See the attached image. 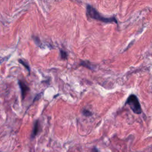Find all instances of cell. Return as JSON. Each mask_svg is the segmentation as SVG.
<instances>
[{
  "instance_id": "6da1fadb",
  "label": "cell",
  "mask_w": 152,
  "mask_h": 152,
  "mask_svg": "<svg viewBox=\"0 0 152 152\" xmlns=\"http://www.w3.org/2000/svg\"><path fill=\"white\" fill-rule=\"evenodd\" d=\"M87 14L91 19L99 20L104 23L115 22L116 23H117V21H116V19L114 17L111 18L105 17L102 16L95 8H93L92 6L90 5L87 6Z\"/></svg>"
},
{
  "instance_id": "7a4b0ae2",
  "label": "cell",
  "mask_w": 152,
  "mask_h": 152,
  "mask_svg": "<svg viewBox=\"0 0 152 152\" xmlns=\"http://www.w3.org/2000/svg\"><path fill=\"white\" fill-rule=\"evenodd\" d=\"M125 104L129 105L131 110L135 113L140 114L142 112L141 105H140L139 100L135 95H131L128 98Z\"/></svg>"
},
{
  "instance_id": "3957f363",
  "label": "cell",
  "mask_w": 152,
  "mask_h": 152,
  "mask_svg": "<svg viewBox=\"0 0 152 152\" xmlns=\"http://www.w3.org/2000/svg\"><path fill=\"white\" fill-rule=\"evenodd\" d=\"M19 84L20 86V88L21 90V94L23 96V99H25L27 93L29 91V87L21 81H19Z\"/></svg>"
},
{
  "instance_id": "277c9868",
  "label": "cell",
  "mask_w": 152,
  "mask_h": 152,
  "mask_svg": "<svg viewBox=\"0 0 152 152\" xmlns=\"http://www.w3.org/2000/svg\"><path fill=\"white\" fill-rule=\"evenodd\" d=\"M39 121H37L36 122H35L34 124V128H33V132H32V138H33L35 136H36L37 135V134L38 133V131H39Z\"/></svg>"
},
{
  "instance_id": "5b68a950",
  "label": "cell",
  "mask_w": 152,
  "mask_h": 152,
  "mask_svg": "<svg viewBox=\"0 0 152 152\" xmlns=\"http://www.w3.org/2000/svg\"><path fill=\"white\" fill-rule=\"evenodd\" d=\"M19 63H20L21 64H22V65H23V66H24L25 68H26L28 69V71H29V73L30 72V67H29V64H28L26 63V62L23 61H22V60H19Z\"/></svg>"
},
{
  "instance_id": "8992f818",
  "label": "cell",
  "mask_w": 152,
  "mask_h": 152,
  "mask_svg": "<svg viewBox=\"0 0 152 152\" xmlns=\"http://www.w3.org/2000/svg\"><path fill=\"white\" fill-rule=\"evenodd\" d=\"M61 57L62 59H66L67 58V54L66 52L63 51V50H61Z\"/></svg>"
},
{
  "instance_id": "52a82bcc",
  "label": "cell",
  "mask_w": 152,
  "mask_h": 152,
  "mask_svg": "<svg viewBox=\"0 0 152 152\" xmlns=\"http://www.w3.org/2000/svg\"><path fill=\"white\" fill-rule=\"evenodd\" d=\"M83 114L86 116H90L91 115V113L87 109H84L83 111Z\"/></svg>"
}]
</instances>
